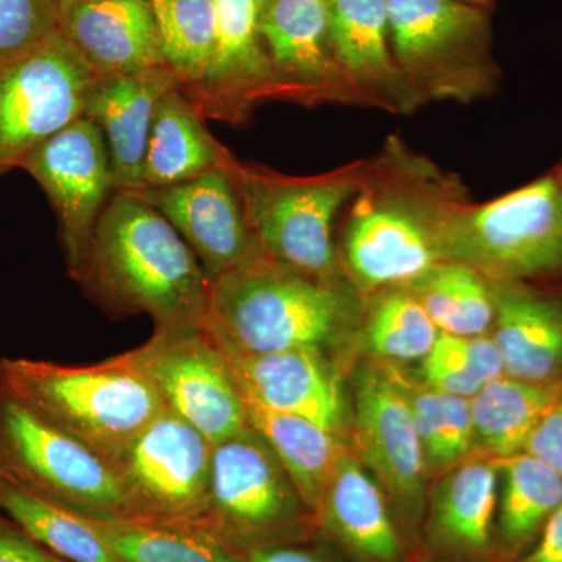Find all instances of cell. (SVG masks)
Returning a JSON list of instances; mask_svg holds the SVG:
<instances>
[{
  "instance_id": "6da1fadb",
  "label": "cell",
  "mask_w": 562,
  "mask_h": 562,
  "mask_svg": "<svg viewBox=\"0 0 562 562\" xmlns=\"http://www.w3.org/2000/svg\"><path fill=\"white\" fill-rule=\"evenodd\" d=\"M468 201L457 176L391 136L368 160L349 202L342 238L347 271L369 291L409 286L442 262L443 225Z\"/></svg>"
},
{
  "instance_id": "7a4b0ae2",
  "label": "cell",
  "mask_w": 562,
  "mask_h": 562,
  "mask_svg": "<svg viewBox=\"0 0 562 562\" xmlns=\"http://www.w3.org/2000/svg\"><path fill=\"white\" fill-rule=\"evenodd\" d=\"M74 280L111 316L206 328L213 283L171 222L136 192L111 195Z\"/></svg>"
},
{
  "instance_id": "3957f363",
  "label": "cell",
  "mask_w": 562,
  "mask_h": 562,
  "mask_svg": "<svg viewBox=\"0 0 562 562\" xmlns=\"http://www.w3.org/2000/svg\"><path fill=\"white\" fill-rule=\"evenodd\" d=\"M349 317L341 283L261 257L213 281L206 330L227 355L324 349Z\"/></svg>"
},
{
  "instance_id": "277c9868",
  "label": "cell",
  "mask_w": 562,
  "mask_h": 562,
  "mask_svg": "<svg viewBox=\"0 0 562 562\" xmlns=\"http://www.w3.org/2000/svg\"><path fill=\"white\" fill-rule=\"evenodd\" d=\"M0 383L109 464L165 409L132 351L91 366L2 358Z\"/></svg>"
},
{
  "instance_id": "5b68a950",
  "label": "cell",
  "mask_w": 562,
  "mask_h": 562,
  "mask_svg": "<svg viewBox=\"0 0 562 562\" xmlns=\"http://www.w3.org/2000/svg\"><path fill=\"white\" fill-rule=\"evenodd\" d=\"M368 160L316 177H286L231 157V173L262 257L339 283L333 225L360 188Z\"/></svg>"
},
{
  "instance_id": "8992f818",
  "label": "cell",
  "mask_w": 562,
  "mask_h": 562,
  "mask_svg": "<svg viewBox=\"0 0 562 562\" xmlns=\"http://www.w3.org/2000/svg\"><path fill=\"white\" fill-rule=\"evenodd\" d=\"M195 530L233 552L305 543L317 536L316 514L254 428L214 443L209 505Z\"/></svg>"
},
{
  "instance_id": "52a82bcc",
  "label": "cell",
  "mask_w": 562,
  "mask_h": 562,
  "mask_svg": "<svg viewBox=\"0 0 562 562\" xmlns=\"http://www.w3.org/2000/svg\"><path fill=\"white\" fill-rule=\"evenodd\" d=\"M439 255L492 283L562 273L561 176L542 177L482 205L462 203L443 225Z\"/></svg>"
},
{
  "instance_id": "ba28073f",
  "label": "cell",
  "mask_w": 562,
  "mask_h": 562,
  "mask_svg": "<svg viewBox=\"0 0 562 562\" xmlns=\"http://www.w3.org/2000/svg\"><path fill=\"white\" fill-rule=\"evenodd\" d=\"M392 55L425 103H471L497 87L487 11L461 0H386Z\"/></svg>"
},
{
  "instance_id": "9c48e42d",
  "label": "cell",
  "mask_w": 562,
  "mask_h": 562,
  "mask_svg": "<svg viewBox=\"0 0 562 562\" xmlns=\"http://www.w3.org/2000/svg\"><path fill=\"white\" fill-rule=\"evenodd\" d=\"M0 479L94 520H128L113 468L0 383Z\"/></svg>"
},
{
  "instance_id": "30bf717a",
  "label": "cell",
  "mask_w": 562,
  "mask_h": 562,
  "mask_svg": "<svg viewBox=\"0 0 562 562\" xmlns=\"http://www.w3.org/2000/svg\"><path fill=\"white\" fill-rule=\"evenodd\" d=\"M98 79L60 29L0 66V176L85 116Z\"/></svg>"
},
{
  "instance_id": "8fae6325",
  "label": "cell",
  "mask_w": 562,
  "mask_h": 562,
  "mask_svg": "<svg viewBox=\"0 0 562 562\" xmlns=\"http://www.w3.org/2000/svg\"><path fill=\"white\" fill-rule=\"evenodd\" d=\"M213 443L162 409L110 462L131 519L198 528L209 505Z\"/></svg>"
},
{
  "instance_id": "7c38bea8",
  "label": "cell",
  "mask_w": 562,
  "mask_h": 562,
  "mask_svg": "<svg viewBox=\"0 0 562 562\" xmlns=\"http://www.w3.org/2000/svg\"><path fill=\"white\" fill-rule=\"evenodd\" d=\"M131 351L162 406L213 446L249 427L231 362L205 327L155 328Z\"/></svg>"
},
{
  "instance_id": "4fadbf2b",
  "label": "cell",
  "mask_w": 562,
  "mask_h": 562,
  "mask_svg": "<svg viewBox=\"0 0 562 562\" xmlns=\"http://www.w3.org/2000/svg\"><path fill=\"white\" fill-rule=\"evenodd\" d=\"M353 439L366 468L376 476L413 549L427 512V454L417 432L401 372L362 369L355 383Z\"/></svg>"
},
{
  "instance_id": "5bb4252c",
  "label": "cell",
  "mask_w": 562,
  "mask_h": 562,
  "mask_svg": "<svg viewBox=\"0 0 562 562\" xmlns=\"http://www.w3.org/2000/svg\"><path fill=\"white\" fill-rule=\"evenodd\" d=\"M46 192L60 225L70 277L79 273L114 190L101 128L81 116L40 144L21 165Z\"/></svg>"
},
{
  "instance_id": "9a60e30c",
  "label": "cell",
  "mask_w": 562,
  "mask_h": 562,
  "mask_svg": "<svg viewBox=\"0 0 562 562\" xmlns=\"http://www.w3.org/2000/svg\"><path fill=\"white\" fill-rule=\"evenodd\" d=\"M261 0H214L213 60L201 83L183 90L209 120L241 125L266 101H291L260 33Z\"/></svg>"
},
{
  "instance_id": "2e32d148",
  "label": "cell",
  "mask_w": 562,
  "mask_h": 562,
  "mask_svg": "<svg viewBox=\"0 0 562 562\" xmlns=\"http://www.w3.org/2000/svg\"><path fill=\"white\" fill-rule=\"evenodd\" d=\"M135 192L171 222L211 283L262 257L227 165L172 187Z\"/></svg>"
},
{
  "instance_id": "e0dca14e",
  "label": "cell",
  "mask_w": 562,
  "mask_h": 562,
  "mask_svg": "<svg viewBox=\"0 0 562 562\" xmlns=\"http://www.w3.org/2000/svg\"><path fill=\"white\" fill-rule=\"evenodd\" d=\"M260 33L291 101L368 106L333 55L327 0H261Z\"/></svg>"
},
{
  "instance_id": "ac0fdd59",
  "label": "cell",
  "mask_w": 562,
  "mask_h": 562,
  "mask_svg": "<svg viewBox=\"0 0 562 562\" xmlns=\"http://www.w3.org/2000/svg\"><path fill=\"white\" fill-rule=\"evenodd\" d=\"M244 402L276 413L294 414L341 438L346 402L338 376L322 350L227 355Z\"/></svg>"
},
{
  "instance_id": "d6986e66",
  "label": "cell",
  "mask_w": 562,
  "mask_h": 562,
  "mask_svg": "<svg viewBox=\"0 0 562 562\" xmlns=\"http://www.w3.org/2000/svg\"><path fill=\"white\" fill-rule=\"evenodd\" d=\"M317 536L349 562H409L414 549L376 480L344 453L319 512Z\"/></svg>"
},
{
  "instance_id": "ffe728a7",
  "label": "cell",
  "mask_w": 562,
  "mask_h": 562,
  "mask_svg": "<svg viewBox=\"0 0 562 562\" xmlns=\"http://www.w3.org/2000/svg\"><path fill=\"white\" fill-rule=\"evenodd\" d=\"M333 55L368 106L413 114L425 105L392 55L386 0H327Z\"/></svg>"
},
{
  "instance_id": "44dd1931",
  "label": "cell",
  "mask_w": 562,
  "mask_h": 562,
  "mask_svg": "<svg viewBox=\"0 0 562 562\" xmlns=\"http://www.w3.org/2000/svg\"><path fill=\"white\" fill-rule=\"evenodd\" d=\"M183 81L168 66L124 76L99 77L85 116L101 128L109 149L114 190L143 188L144 158L161 99Z\"/></svg>"
},
{
  "instance_id": "7402d4cb",
  "label": "cell",
  "mask_w": 562,
  "mask_h": 562,
  "mask_svg": "<svg viewBox=\"0 0 562 562\" xmlns=\"http://www.w3.org/2000/svg\"><path fill=\"white\" fill-rule=\"evenodd\" d=\"M498 469L492 460L462 462L431 492L422 539L432 554L495 562Z\"/></svg>"
},
{
  "instance_id": "603a6c76",
  "label": "cell",
  "mask_w": 562,
  "mask_h": 562,
  "mask_svg": "<svg viewBox=\"0 0 562 562\" xmlns=\"http://www.w3.org/2000/svg\"><path fill=\"white\" fill-rule=\"evenodd\" d=\"M58 10V29L99 77L166 66L149 0H95Z\"/></svg>"
},
{
  "instance_id": "cb8c5ba5",
  "label": "cell",
  "mask_w": 562,
  "mask_h": 562,
  "mask_svg": "<svg viewBox=\"0 0 562 562\" xmlns=\"http://www.w3.org/2000/svg\"><path fill=\"white\" fill-rule=\"evenodd\" d=\"M491 336L505 375L562 390V299L524 283H492Z\"/></svg>"
},
{
  "instance_id": "d4e9b609",
  "label": "cell",
  "mask_w": 562,
  "mask_h": 562,
  "mask_svg": "<svg viewBox=\"0 0 562 562\" xmlns=\"http://www.w3.org/2000/svg\"><path fill=\"white\" fill-rule=\"evenodd\" d=\"M199 106L181 87L173 88L155 110L143 188H166L224 168L232 151L214 139Z\"/></svg>"
},
{
  "instance_id": "484cf974",
  "label": "cell",
  "mask_w": 562,
  "mask_h": 562,
  "mask_svg": "<svg viewBox=\"0 0 562 562\" xmlns=\"http://www.w3.org/2000/svg\"><path fill=\"white\" fill-rule=\"evenodd\" d=\"M502 475L495 517V562H514L562 505V479L532 454L494 460Z\"/></svg>"
},
{
  "instance_id": "4316f807",
  "label": "cell",
  "mask_w": 562,
  "mask_h": 562,
  "mask_svg": "<svg viewBox=\"0 0 562 562\" xmlns=\"http://www.w3.org/2000/svg\"><path fill=\"white\" fill-rule=\"evenodd\" d=\"M244 403L250 427L268 442L303 502L317 514L339 460L346 453L341 439L294 414L276 413L254 403Z\"/></svg>"
},
{
  "instance_id": "83f0119b",
  "label": "cell",
  "mask_w": 562,
  "mask_h": 562,
  "mask_svg": "<svg viewBox=\"0 0 562 562\" xmlns=\"http://www.w3.org/2000/svg\"><path fill=\"white\" fill-rule=\"evenodd\" d=\"M562 398L560 387L502 375L471 398L475 441L492 460L525 452L536 425Z\"/></svg>"
},
{
  "instance_id": "f1b7e54d",
  "label": "cell",
  "mask_w": 562,
  "mask_h": 562,
  "mask_svg": "<svg viewBox=\"0 0 562 562\" xmlns=\"http://www.w3.org/2000/svg\"><path fill=\"white\" fill-rule=\"evenodd\" d=\"M0 513L66 562H117L98 522L0 479Z\"/></svg>"
},
{
  "instance_id": "f546056e",
  "label": "cell",
  "mask_w": 562,
  "mask_h": 562,
  "mask_svg": "<svg viewBox=\"0 0 562 562\" xmlns=\"http://www.w3.org/2000/svg\"><path fill=\"white\" fill-rule=\"evenodd\" d=\"M441 333L480 336L491 333L495 306L491 281L460 262L436 265L409 284Z\"/></svg>"
},
{
  "instance_id": "4dcf8cb0",
  "label": "cell",
  "mask_w": 562,
  "mask_h": 562,
  "mask_svg": "<svg viewBox=\"0 0 562 562\" xmlns=\"http://www.w3.org/2000/svg\"><path fill=\"white\" fill-rule=\"evenodd\" d=\"M117 562H246L201 530L140 520H95Z\"/></svg>"
},
{
  "instance_id": "1f68e13d",
  "label": "cell",
  "mask_w": 562,
  "mask_h": 562,
  "mask_svg": "<svg viewBox=\"0 0 562 562\" xmlns=\"http://www.w3.org/2000/svg\"><path fill=\"white\" fill-rule=\"evenodd\" d=\"M160 33L162 55L183 81V90L201 83L213 60L216 40L214 0H149Z\"/></svg>"
},
{
  "instance_id": "d6a6232c",
  "label": "cell",
  "mask_w": 562,
  "mask_h": 562,
  "mask_svg": "<svg viewBox=\"0 0 562 562\" xmlns=\"http://www.w3.org/2000/svg\"><path fill=\"white\" fill-rule=\"evenodd\" d=\"M439 333L409 288H387L369 313L366 344L383 360H424L438 341Z\"/></svg>"
},
{
  "instance_id": "836d02e7",
  "label": "cell",
  "mask_w": 562,
  "mask_h": 562,
  "mask_svg": "<svg viewBox=\"0 0 562 562\" xmlns=\"http://www.w3.org/2000/svg\"><path fill=\"white\" fill-rule=\"evenodd\" d=\"M58 27L55 0H0V66L27 54Z\"/></svg>"
},
{
  "instance_id": "e575fe53",
  "label": "cell",
  "mask_w": 562,
  "mask_h": 562,
  "mask_svg": "<svg viewBox=\"0 0 562 562\" xmlns=\"http://www.w3.org/2000/svg\"><path fill=\"white\" fill-rule=\"evenodd\" d=\"M438 341L468 369L480 383L486 384L505 375L497 344L491 333L480 336H453L439 333Z\"/></svg>"
},
{
  "instance_id": "d590c367",
  "label": "cell",
  "mask_w": 562,
  "mask_h": 562,
  "mask_svg": "<svg viewBox=\"0 0 562 562\" xmlns=\"http://www.w3.org/2000/svg\"><path fill=\"white\" fill-rule=\"evenodd\" d=\"M422 372L428 386L447 394L472 398L483 387L439 341H436L430 353L422 360Z\"/></svg>"
},
{
  "instance_id": "8d00e7d4",
  "label": "cell",
  "mask_w": 562,
  "mask_h": 562,
  "mask_svg": "<svg viewBox=\"0 0 562 562\" xmlns=\"http://www.w3.org/2000/svg\"><path fill=\"white\" fill-rule=\"evenodd\" d=\"M525 452L541 460L562 479V398L536 425Z\"/></svg>"
},
{
  "instance_id": "74e56055",
  "label": "cell",
  "mask_w": 562,
  "mask_h": 562,
  "mask_svg": "<svg viewBox=\"0 0 562 562\" xmlns=\"http://www.w3.org/2000/svg\"><path fill=\"white\" fill-rule=\"evenodd\" d=\"M0 562H66L0 513Z\"/></svg>"
},
{
  "instance_id": "f35d334b",
  "label": "cell",
  "mask_w": 562,
  "mask_h": 562,
  "mask_svg": "<svg viewBox=\"0 0 562 562\" xmlns=\"http://www.w3.org/2000/svg\"><path fill=\"white\" fill-rule=\"evenodd\" d=\"M514 562H562V505L550 517L530 549Z\"/></svg>"
},
{
  "instance_id": "ab89813d",
  "label": "cell",
  "mask_w": 562,
  "mask_h": 562,
  "mask_svg": "<svg viewBox=\"0 0 562 562\" xmlns=\"http://www.w3.org/2000/svg\"><path fill=\"white\" fill-rule=\"evenodd\" d=\"M306 543H284V546L262 547L244 554L246 562H333L331 558L312 549Z\"/></svg>"
},
{
  "instance_id": "60d3db41",
  "label": "cell",
  "mask_w": 562,
  "mask_h": 562,
  "mask_svg": "<svg viewBox=\"0 0 562 562\" xmlns=\"http://www.w3.org/2000/svg\"><path fill=\"white\" fill-rule=\"evenodd\" d=\"M409 562H464L460 560H453V558L439 557V554H430V557H422L419 560H409Z\"/></svg>"
},
{
  "instance_id": "b9f144b4",
  "label": "cell",
  "mask_w": 562,
  "mask_h": 562,
  "mask_svg": "<svg viewBox=\"0 0 562 562\" xmlns=\"http://www.w3.org/2000/svg\"><path fill=\"white\" fill-rule=\"evenodd\" d=\"M461 2L469 3V5L476 7V9L487 11L494 5L495 0H461Z\"/></svg>"
},
{
  "instance_id": "7bdbcfd3",
  "label": "cell",
  "mask_w": 562,
  "mask_h": 562,
  "mask_svg": "<svg viewBox=\"0 0 562 562\" xmlns=\"http://www.w3.org/2000/svg\"><path fill=\"white\" fill-rule=\"evenodd\" d=\"M55 2H57L58 9H60V7L70 5V3L95 2V0H55Z\"/></svg>"
},
{
  "instance_id": "ee69618b",
  "label": "cell",
  "mask_w": 562,
  "mask_h": 562,
  "mask_svg": "<svg viewBox=\"0 0 562 562\" xmlns=\"http://www.w3.org/2000/svg\"><path fill=\"white\" fill-rule=\"evenodd\" d=\"M560 176H561V180H562V173H560Z\"/></svg>"
}]
</instances>
